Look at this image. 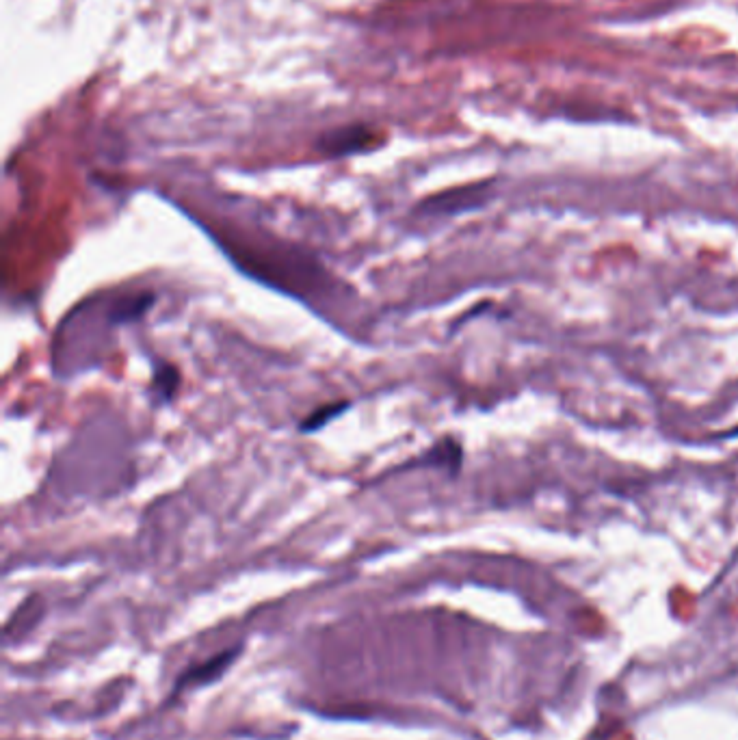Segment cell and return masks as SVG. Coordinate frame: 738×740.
<instances>
[{
    "instance_id": "4",
    "label": "cell",
    "mask_w": 738,
    "mask_h": 740,
    "mask_svg": "<svg viewBox=\"0 0 738 740\" xmlns=\"http://www.w3.org/2000/svg\"><path fill=\"white\" fill-rule=\"evenodd\" d=\"M349 405L351 403H347V401H340V403H329V405L319 407V409H316V412H312L310 416H306V418L301 420V425H299L301 433H314V431L323 429L327 425V422H332L334 418L345 414L347 409H349Z\"/></svg>"
},
{
    "instance_id": "1",
    "label": "cell",
    "mask_w": 738,
    "mask_h": 740,
    "mask_svg": "<svg viewBox=\"0 0 738 740\" xmlns=\"http://www.w3.org/2000/svg\"><path fill=\"white\" fill-rule=\"evenodd\" d=\"M371 141H373L371 130L364 126H349L323 135V139L319 141V150L327 156H347L353 152L366 150V145Z\"/></svg>"
},
{
    "instance_id": "2",
    "label": "cell",
    "mask_w": 738,
    "mask_h": 740,
    "mask_svg": "<svg viewBox=\"0 0 738 740\" xmlns=\"http://www.w3.org/2000/svg\"><path fill=\"white\" fill-rule=\"evenodd\" d=\"M180 388V373L174 364L167 362H156L152 370V383L150 392L156 403H167L176 396Z\"/></svg>"
},
{
    "instance_id": "5",
    "label": "cell",
    "mask_w": 738,
    "mask_h": 740,
    "mask_svg": "<svg viewBox=\"0 0 738 740\" xmlns=\"http://www.w3.org/2000/svg\"><path fill=\"white\" fill-rule=\"evenodd\" d=\"M232 654H234V652L221 654L219 658H213V660H210V663H206L204 667L189 671V676H187V680H189V682H195V680L206 682V680H210V678H213V673H210V671H217V673H219V671H221L223 667H228V663H230V660L234 658Z\"/></svg>"
},
{
    "instance_id": "3",
    "label": "cell",
    "mask_w": 738,
    "mask_h": 740,
    "mask_svg": "<svg viewBox=\"0 0 738 740\" xmlns=\"http://www.w3.org/2000/svg\"><path fill=\"white\" fill-rule=\"evenodd\" d=\"M444 466L448 472H457V468L461 466V448L453 442V440H446L438 446H433L431 451H427L423 455V459L418 461V466Z\"/></svg>"
}]
</instances>
